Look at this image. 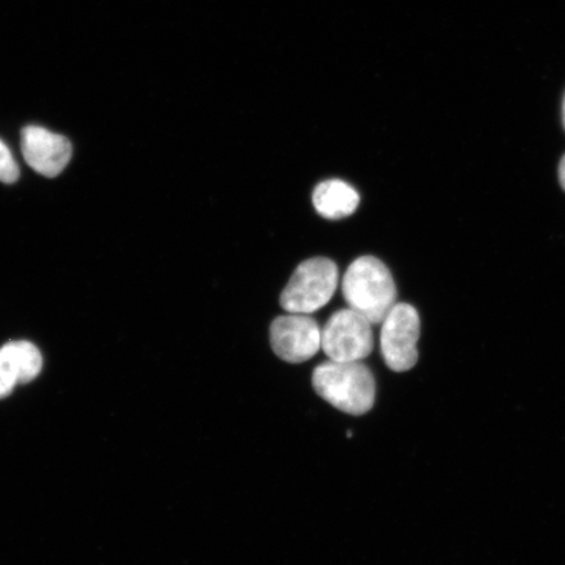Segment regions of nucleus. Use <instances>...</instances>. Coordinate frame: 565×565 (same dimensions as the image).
<instances>
[{"instance_id": "39448f33", "label": "nucleus", "mask_w": 565, "mask_h": 565, "mask_svg": "<svg viewBox=\"0 0 565 565\" xmlns=\"http://www.w3.org/2000/svg\"><path fill=\"white\" fill-rule=\"evenodd\" d=\"M420 318L418 310L406 302L395 303L383 321L381 352L386 365L394 372H406L418 362Z\"/></svg>"}, {"instance_id": "f8f14e48", "label": "nucleus", "mask_w": 565, "mask_h": 565, "mask_svg": "<svg viewBox=\"0 0 565 565\" xmlns=\"http://www.w3.org/2000/svg\"><path fill=\"white\" fill-rule=\"evenodd\" d=\"M559 181H561V185L565 192V154L561 161V166H559Z\"/></svg>"}, {"instance_id": "f257e3e1", "label": "nucleus", "mask_w": 565, "mask_h": 565, "mask_svg": "<svg viewBox=\"0 0 565 565\" xmlns=\"http://www.w3.org/2000/svg\"><path fill=\"white\" fill-rule=\"evenodd\" d=\"M342 289L350 309L372 324L383 323L397 303L393 275L376 257L364 256L353 260L344 274Z\"/></svg>"}, {"instance_id": "0eeeda50", "label": "nucleus", "mask_w": 565, "mask_h": 565, "mask_svg": "<svg viewBox=\"0 0 565 565\" xmlns=\"http://www.w3.org/2000/svg\"><path fill=\"white\" fill-rule=\"evenodd\" d=\"M21 151L26 164L49 179L61 174L73 157V146L66 137L40 126H26L21 132Z\"/></svg>"}, {"instance_id": "ddd939ff", "label": "nucleus", "mask_w": 565, "mask_h": 565, "mask_svg": "<svg viewBox=\"0 0 565 565\" xmlns=\"http://www.w3.org/2000/svg\"><path fill=\"white\" fill-rule=\"evenodd\" d=\"M563 121H564V127H565V97H564V103H563Z\"/></svg>"}, {"instance_id": "6e6552de", "label": "nucleus", "mask_w": 565, "mask_h": 565, "mask_svg": "<svg viewBox=\"0 0 565 565\" xmlns=\"http://www.w3.org/2000/svg\"><path fill=\"white\" fill-rule=\"evenodd\" d=\"M360 203V195L356 189L342 180H328L315 189V209L329 221H339L351 216Z\"/></svg>"}, {"instance_id": "423d86ee", "label": "nucleus", "mask_w": 565, "mask_h": 565, "mask_svg": "<svg viewBox=\"0 0 565 565\" xmlns=\"http://www.w3.org/2000/svg\"><path fill=\"white\" fill-rule=\"evenodd\" d=\"M273 350L287 363L300 364L321 349V328L308 315L289 313L275 318L270 328Z\"/></svg>"}, {"instance_id": "1a4fd4ad", "label": "nucleus", "mask_w": 565, "mask_h": 565, "mask_svg": "<svg viewBox=\"0 0 565 565\" xmlns=\"http://www.w3.org/2000/svg\"><path fill=\"white\" fill-rule=\"evenodd\" d=\"M15 364L19 373V383H31L42 370V355L34 344L26 341L10 342L3 345Z\"/></svg>"}, {"instance_id": "f03ea898", "label": "nucleus", "mask_w": 565, "mask_h": 565, "mask_svg": "<svg viewBox=\"0 0 565 565\" xmlns=\"http://www.w3.org/2000/svg\"><path fill=\"white\" fill-rule=\"evenodd\" d=\"M316 392L341 412L364 415L376 401V381L362 362H324L313 373Z\"/></svg>"}, {"instance_id": "20e7f679", "label": "nucleus", "mask_w": 565, "mask_h": 565, "mask_svg": "<svg viewBox=\"0 0 565 565\" xmlns=\"http://www.w3.org/2000/svg\"><path fill=\"white\" fill-rule=\"evenodd\" d=\"M373 345L372 323L350 308L338 310L321 329V349L333 362H362Z\"/></svg>"}, {"instance_id": "9d476101", "label": "nucleus", "mask_w": 565, "mask_h": 565, "mask_svg": "<svg viewBox=\"0 0 565 565\" xmlns=\"http://www.w3.org/2000/svg\"><path fill=\"white\" fill-rule=\"evenodd\" d=\"M19 383V373L9 352L0 349V398L7 397Z\"/></svg>"}, {"instance_id": "9b49d317", "label": "nucleus", "mask_w": 565, "mask_h": 565, "mask_svg": "<svg viewBox=\"0 0 565 565\" xmlns=\"http://www.w3.org/2000/svg\"><path fill=\"white\" fill-rule=\"evenodd\" d=\"M20 175L19 166L10 148L0 140V182L13 183Z\"/></svg>"}, {"instance_id": "7ed1b4c3", "label": "nucleus", "mask_w": 565, "mask_h": 565, "mask_svg": "<svg viewBox=\"0 0 565 565\" xmlns=\"http://www.w3.org/2000/svg\"><path fill=\"white\" fill-rule=\"evenodd\" d=\"M337 287L334 260L323 257L303 260L281 292L280 307L287 313L312 315L333 299Z\"/></svg>"}]
</instances>
